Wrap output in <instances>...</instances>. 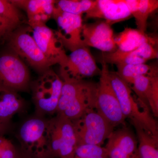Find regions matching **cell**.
I'll use <instances>...</instances> for the list:
<instances>
[{"label": "cell", "mask_w": 158, "mask_h": 158, "mask_svg": "<svg viewBox=\"0 0 158 158\" xmlns=\"http://www.w3.org/2000/svg\"><path fill=\"white\" fill-rule=\"evenodd\" d=\"M18 8L24 9L27 15L31 27L46 25L52 17L56 1L52 0H21L11 1Z\"/></svg>", "instance_id": "17"}, {"label": "cell", "mask_w": 158, "mask_h": 158, "mask_svg": "<svg viewBox=\"0 0 158 158\" xmlns=\"http://www.w3.org/2000/svg\"><path fill=\"white\" fill-rule=\"evenodd\" d=\"M35 41L51 65H59L65 62L68 55L56 31L50 28L46 25L31 27Z\"/></svg>", "instance_id": "12"}, {"label": "cell", "mask_w": 158, "mask_h": 158, "mask_svg": "<svg viewBox=\"0 0 158 158\" xmlns=\"http://www.w3.org/2000/svg\"><path fill=\"white\" fill-rule=\"evenodd\" d=\"M140 158H158V138L144 131L135 127Z\"/></svg>", "instance_id": "22"}, {"label": "cell", "mask_w": 158, "mask_h": 158, "mask_svg": "<svg viewBox=\"0 0 158 158\" xmlns=\"http://www.w3.org/2000/svg\"><path fill=\"white\" fill-rule=\"evenodd\" d=\"M131 15L135 18L137 29L146 33L149 15L158 8V0H126Z\"/></svg>", "instance_id": "19"}, {"label": "cell", "mask_w": 158, "mask_h": 158, "mask_svg": "<svg viewBox=\"0 0 158 158\" xmlns=\"http://www.w3.org/2000/svg\"><path fill=\"white\" fill-rule=\"evenodd\" d=\"M17 158H21V157H19V156H18Z\"/></svg>", "instance_id": "30"}, {"label": "cell", "mask_w": 158, "mask_h": 158, "mask_svg": "<svg viewBox=\"0 0 158 158\" xmlns=\"http://www.w3.org/2000/svg\"><path fill=\"white\" fill-rule=\"evenodd\" d=\"M62 85L61 77L50 69L32 83V99L37 116L56 113Z\"/></svg>", "instance_id": "4"}, {"label": "cell", "mask_w": 158, "mask_h": 158, "mask_svg": "<svg viewBox=\"0 0 158 158\" xmlns=\"http://www.w3.org/2000/svg\"><path fill=\"white\" fill-rule=\"evenodd\" d=\"M105 148L109 158H140L137 137L126 126L113 131Z\"/></svg>", "instance_id": "14"}, {"label": "cell", "mask_w": 158, "mask_h": 158, "mask_svg": "<svg viewBox=\"0 0 158 158\" xmlns=\"http://www.w3.org/2000/svg\"><path fill=\"white\" fill-rule=\"evenodd\" d=\"M117 49L123 52H131L138 48L145 43L157 44V39L148 36L146 33L137 29L126 27L123 31L114 36Z\"/></svg>", "instance_id": "18"}, {"label": "cell", "mask_w": 158, "mask_h": 158, "mask_svg": "<svg viewBox=\"0 0 158 158\" xmlns=\"http://www.w3.org/2000/svg\"><path fill=\"white\" fill-rule=\"evenodd\" d=\"M63 85L56 113L74 121L96 107L97 83L81 80H62Z\"/></svg>", "instance_id": "1"}, {"label": "cell", "mask_w": 158, "mask_h": 158, "mask_svg": "<svg viewBox=\"0 0 158 158\" xmlns=\"http://www.w3.org/2000/svg\"><path fill=\"white\" fill-rule=\"evenodd\" d=\"M102 61L106 63L119 65L144 64L147 61L141 57L138 48L131 52H123L117 49L112 52L102 54Z\"/></svg>", "instance_id": "23"}, {"label": "cell", "mask_w": 158, "mask_h": 158, "mask_svg": "<svg viewBox=\"0 0 158 158\" xmlns=\"http://www.w3.org/2000/svg\"><path fill=\"white\" fill-rule=\"evenodd\" d=\"M19 26L0 16V41L7 40L10 35Z\"/></svg>", "instance_id": "28"}, {"label": "cell", "mask_w": 158, "mask_h": 158, "mask_svg": "<svg viewBox=\"0 0 158 158\" xmlns=\"http://www.w3.org/2000/svg\"><path fill=\"white\" fill-rule=\"evenodd\" d=\"M131 85V89L138 96L143 110L151 111L153 116L158 117V73L139 77Z\"/></svg>", "instance_id": "16"}, {"label": "cell", "mask_w": 158, "mask_h": 158, "mask_svg": "<svg viewBox=\"0 0 158 158\" xmlns=\"http://www.w3.org/2000/svg\"><path fill=\"white\" fill-rule=\"evenodd\" d=\"M99 68L89 47L84 46L73 51L60 65L62 80H81L100 75Z\"/></svg>", "instance_id": "10"}, {"label": "cell", "mask_w": 158, "mask_h": 158, "mask_svg": "<svg viewBox=\"0 0 158 158\" xmlns=\"http://www.w3.org/2000/svg\"><path fill=\"white\" fill-rule=\"evenodd\" d=\"M30 73L25 62L8 51L0 55V88L18 92L29 86Z\"/></svg>", "instance_id": "9"}, {"label": "cell", "mask_w": 158, "mask_h": 158, "mask_svg": "<svg viewBox=\"0 0 158 158\" xmlns=\"http://www.w3.org/2000/svg\"><path fill=\"white\" fill-rule=\"evenodd\" d=\"M52 17L57 23V34L64 47L72 52L86 46L82 38L84 23L81 15L62 11L55 4Z\"/></svg>", "instance_id": "11"}, {"label": "cell", "mask_w": 158, "mask_h": 158, "mask_svg": "<svg viewBox=\"0 0 158 158\" xmlns=\"http://www.w3.org/2000/svg\"><path fill=\"white\" fill-rule=\"evenodd\" d=\"M25 158H47L48 120L41 116L29 118L23 123L17 134Z\"/></svg>", "instance_id": "5"}, {"label": "cell", "mask_w": 158, "mask_h": 158, "mask_svg": "<svg viewBox=\"0 0 158 158\" xmlns=\"http://www.w3.org/2000/svg\"><path fill=\"white\" fill-rule=\"evenodd\" d=\"M111 85L118 98L123 114L135 128L139 127L158 138V126L150 112L141 111L132 96L131 89L116 72L109 71Z\"/></svg>", "instance_id": "2"}, {"label": "cell", "mask_w": 158, "mask_h": 158, "mask_svg": "<svg viewBox=\"0 0 158 158\" xmlns=\"http://www.w3.org/2000/svg\"><path fill=\"white\" fill-rule=\"evenodd\" d=\"M96 0H60L56 1V6L61 11L76 15H82L95 6Z\"/></svg>", "instance_id": "24"}, {"label": "cell", "mask_w": 158, "mask_h": 158, "mask_svg": "<svg viewBox=\"0 0 158 158\" xmlns=\"http://www.w3.org/2000/svg\"><path fill=\"white\" fill-rule=\"evenodd\" d=\"M23 101L17 92L0 88V122L8 125L12 116L23 109Z\"/></svg>", "instance_id": "20"}, {"label": "cell", "mask_w": 158, "mask_h": 158, "mask_svg": "<svg viewBox=\"0 0 158 158\" xmlns=\"http://www.w3.org/2000/svg\"><path fill=\"white\" fill-rule=\"evenodd\" d=\"M131 16L126 0H96L94 7L85 14V19H102L112 26Z\"/></svg>", "instance_id": "15"}, {"label": "cell", "mask_w": 158, "mask_h": 158, "mask_svg": "<svg viewBox=\"0 0 158 158\" xmlns=\"http://www.w3.org/2000/svg\"><path fill=\"white\" fill-rule=\"evenodd\" d=\"M118 76L128 85H132L137 78L143 76L152 75L158 73L157 66L156 65L144 64L135 65H119L116 66Z\"/></svg>", "instance_id": "21"}, {"label": "cell", "mask_w": 158, "mask_h": 158, "mask_svg": "<svg viewBox=\"0 0 158 158\" xmlns=\"http://www.w3.org/2000/svg\"><path fill=\"white\" fill-rule=\"evenodd\" d=\"M9 50L41 74L50 69L44 55L35 41L30 26L15 29L7 40Z\"/></svg>", "instance_id": "6"}, {"label": "cell", "mask_w": 158, "mask_h": 158, "mask_svg": "<svg viewBox=\"0 0 158 158\" xmlns=\"http://www.w3.org/2000/svg\"><path fill=\"white\" fill-rule=\"evenodd\" d=\"M72 122L77 146L82 144L101 146L115 130L95 109L88 110L81 117Z\"/></svg>", "instance_id": "7"}, {"label": "cell", "mask_w": 158, "mask_h": 158, "mask_svg": "<svg viewBox=\"0 0 158 158\" xmlns=\"http://www.w3.org/2000/svg\"><path fill=\"white\" fill-rule=\"evenodd\" d=\"M8 125L0 122V137L3 136V134L7 128Z\"/></svg>", "instance_id": "29"}, {"label": "cell", "mask_w": 158, "mask_h": 158, "mask_svg": "<svg viewBox=\"0 0 158 158\" xmlns=\"http://www.w3.org/2000/svg\"><path fill=\"white\" fill-rule=\"evenodd\" d=\"M0 16L18 26H20L23 23L22 15L11 1L0 0Z\"/></svg>", "instance_id": "26"}, {"label": "cell", "mask_w": 158, "mask_h": 158, "mask_svg": "<svg viewBox=\"0 0 158 158\" xmlns=\"http://www.w3.org/2000/svg\"><path fill=\"white\" fill-rule=\"evenodd\" d=\"M101 73L97 83L95 110L114 127L119 125L125 126L126 118L111 85L107 64L101 61Z\"/></svg>", "instance_id": "8"}, {"label": "cell", "mask_w": 158, "mask_h": 158, "mask_svg": "<svg viewBox=\"0 0 158 158\" xmlns=\"http://www.w3.org/2000/svg\"><path fill=\"white\" fill-rule=\"evenodd\" d=\"M15 147L10 140L4 136L0 137V158H17Z\"/></svg>", "instance_id": "27"}, {"label": "cell", "mask_w": 158, "mask_h": 158, "mask_svg": "<svg viewBox=\"0 0 158 158\" xmlns=\"http://www.w3.org/2000/svg\"><path fill=\"white\" fill-rule=\"evenodd\" d=\"M112 27L105 21L84 23L82 38L84 44L103 52L110 53L117 49Z\"/></svg>", "instance_id": "13"}, {"label": "cell", "mask_w": 158, "mask_h": 158, "mask_svg": "<svg viewBox=\"0 0 158 158\" xmlns=\"http://www.w3.org/2000/svg\"><path fill=\"white\" fill-rule=\"evenodd\" d=\"M73 158H109L105 147L92 144H82L77 146Z\"/></svg>", "instance_id": "25"}, {"label": "cell", "mask_w": 158, "mask_h": 158, "mask_svg": "<svg viewBox=\"0 0 158 158\" xmlns=\"http://www.w3.org/2000/svg\"><path fill=\"white\" fill-rule=\"evenodd\" d=\"M47 158H73L77 146L73 122L64 116H56L48 120Z\"/></svg>", "instance_id": "3"}, {"label": "cell", "mask_w": 158, "mask_h": 158, "mask_svg": "<svg viewBox=\"0 0 158 158\" xmlns=\"http://www.w3.org/2000/svg\"></svg>", "instance_id": "31"}]
</instances>
